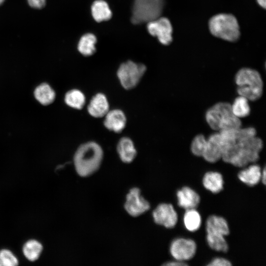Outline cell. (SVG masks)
<instances>
[{"label": "cell", "mask_w": 266, "mask_h": 266, "mask_svg": "<svg viewBox=\"0 0 266 266\" xmlns=\"http://www.w3.org/2000/svg\"><path fill=\"white\" fill-rule=\"evenodd\" d=\"M221 159L234 166L242 167L257 162L263 141L255 128L241 127L219 131Z\"/></svg>", "instance_id": "obj_1"}, {"label": "cell", "mask_w": 266, "mask_h": 266, "mask_svg": "<svg viewBox=\"0 0 266 266\" xmlns=\"http://www.w3.org/2000/svg\"><path fill=\"white\" fill-rule=\"evenodd\" d=\"M103 157L102 149L97 143L90 141L81 145L73 157L77 173L82 177L93 175L100 168Z\"/></svg>", "instance_id": "obj_2"}, {"label": "cell", "mask_w": 266, "mask_h": 266, "mask_svg": "<svg viewBox=\"0 0 266 266\" xmlns=\"http://www.w3.org/2000/svg\"><path fill=\"white\" fill-rule=\"evenodd\" d=\"M206 120L211 129L217 131L233 129L241 127L240 118L233 113L231 104L228 102H218L206 112Z\"/></svg>", "instance_id": "obj_3"}, {"label": "cell", "mask_w": 266, "mask_h": 266, "mask_svg": "<svg viewBox=\"0 0 266 266\" xmlns=\"http://www.w3.org/2000/svg\"><path fill=\"white\" fill-rule=\"evenodd\" d=\"M235 80L239 96L251 101L256 100L262 96L263 83L257 70L249 68H241L236 74Z\"/></svg>", "instance_id": "obj_4"}, {"label": "cell", "mask_w": 266, "mask_h": 266, "mask_svg": "<svg viewBox=\"0 0 266 266\" xmlns=\"http://www.w3.org/2000/svg\"><path fill=\"white\" fill-rule=\"evenodd\" d=\"M208 27L212 35L225 40L234 42L240 36L238 21L231 14L220 13L213 16L209 21Z\"/></svg>", "instance_id": "obj_5"}, {"label": "cell", "mask_w": 266, "mask_h": 266, "mask_svg": "<svg viewBox=\"0 0 266 266\" xmlns=\"http://www.w3.org/2000/svg\"><path fill=\"white\" fill-rule=\"evenodd\" d=\"M206 240L209 246L218 252H227L229 246L225 236L230 233L227 221L222 217L211 215L206 222Z\"/></svg>", "instance_id": "obj_6"}, {"label": "cell", "mask_w": 266, "mask_h": 266, "mask_svg": "<svg viewBox=\"0 0 266 266\" xmlns=\"http://www.w3.org/2000/svg\"><path fill=\"white\" fill-rule=\"evenodd\" d=\"M164 6V0H134L132 22L139 24L148 23L160 17Z\"/></svg>", "instance_id": "obj_7"}, {"label": "cell", "mask_w": 266, "mask_h": 266, "mask_svg": "<svg viewBox=\"0 0 266 266\" xmlns=\"http://www.w3.org/2000/svg\"><path fill=\"white\" fill-rule=\"evenodd\" d=\"M146 70L144 65L128 61L120 66L117 75L122 87L131 90L137 85Z\"/></svg>", "instance_id": "obj_8"}, {"label": "cell", "mask_w": 266, "mask_h": 266, "mask_svg": "<svg viewBox=\"0 0 266 266\" xmlns=\"http://www.w3.org/2000/svg\"><path fill=\"white\" fill-rule=\"evenodd\" d=\"M150 204L141 195L139 188H131L126 195L124 209L127 213L133 217H138L148 211Z\"/></svg>", "instance_id": "obj_9"}, {"label": "cell", "mask_w": 266, "mask_h": 266, "mask_svg": "<svg viewBox=\"0 0 266 266\" xmlns=\"http://www.w3.org/2000/svg\"><path fill=\"white\" fill-rule=\"evenodd\" d=\"M197 250V245L191 239L177 238L171 243L169 251L172 257L175 260L181 262L188 261L195 256Z\"/></svg>", "instance_id": "obj_10"}, {"label": "cell", "mask_w": 266, "mask_h": 266, "mask_svg": "<svg viewBox=\"0 0 266 266\" xmlns=\"http://www.w3.org/2000/svg\"><path fill=\"white\" fill-rule=\"evenodd\" d=\"M147 30L150 34L156 36L163 45H169L172 41V27L166 17H159L147 23Z\"/></svg>", "instance_id": "obj_11"}, {"label": "cell", "mask_w": 266, "mask_h": 266, "mask_svg": "<svg viewBox=\"0 0 266 266\" xmlns=\"http://www.w3.org/2000/svg\"><path fill=\"white\" fill-rule=\"evenodd\" d=\"M152 217L154 222L167 229L175 227L178 215L173 205L170 203L159 204L153 211Z\"/></svg>", "instance_id": "obj_12"}, {"label": "cell", "mask_w": 266, "mask_h": 266, "mask_svg": "<svg viewBox=\"0 0 266 266\" xmlns=\"http://www.w3.org/2000/svg\"><path fill=\"white\" fill-rule=\"evenodd\" d=\"M104 117L103 124L108 130L119 133L125 128L127 119L121 110L115 109L109 110Z\"/></svg>", "instance_id": "obj_13"}, {"label": "cell", "mask_w": 266, "mask_h": 266, "mask_svg": "<svg viewBox=\"0 0 266 266\" xmlns=\"http://www.w3.org/2000/svg\"><path fill=\"white\" fill-rule=\"evenodd\" d=\"M221 156L219 134L216 133L206 139L201 157L209 163H215L221 159Z\"/></svg>", "instance_id": "obj_14"}, {"label": "cell", "mask_w": 266, "mask_h": 266, "mask_svg": "<svg viewBox=\"0 0 266 266\" xmlns=\"http://www.w3.org/2000/svg\"><path fill=\"white\" fill-rule=\"evenodd\" d=\"M178 205L186 209L195 208L200 202L199 194L189 187H184L177 192Z\"/></svg>", "instance_id": "obj_15"}, {"label": "cell", "mask_w": 266, "mask_h": 266, "mask_svg": "<svg viewBox=\"0 0 266 266\" xmlns=\"http://www.w3.org/2000/svg\"><path fill=\"white\" fill-rule=\"evenodd\" d=\"M109 108L108 100L102 93H98L93 96L87 106L89 114L95 118L104 117Z\"/></svg>", "instance_id": "obj_16"}, {"label": "cell", "mask_w": 266, "mask_h": 266, "mask_svg": "<svg viewBox=\"0 0 266 266\" xmlns=\"http://www.w3.org/2000/svg\"><path fill=\"white\" fill-rule=\"evenodd\" d=\"M117 151L120 160L124 163H132L136 156V150L131 139L121 138L117 146Z\"/></svg>", "instance_id": "obj_17"}, {"label": "cell", "mask_w": 266, "mask_h": 266, "mask_svg": "<svg viewBox=\"0 0 266 266\" xmlns=\"http://www.w3.org/2000/svg\"><path fill=\"white\" fill-rule=\"evenodd\" d=\"M262 170L261 167L256 164H253L238 173L239 179L245 184L253 186L257 185L261 179Z\"/></svg>", "instance_id": "obj_18"}, {"label": "cell", "mask_w": 266, "mask_h": 266, "mask_svg": "<svg viewBox=\"0 0 266 266\" xmlns=\"http://www.w3.org/2000/svg\"><path fill=\"white\" fill-rule=\"evenodd\" d=\"M202 183L205 189L213 193H218L223 189V178L218 172H206L203 177Z\"/></svg>", "instance_id": "obj_19"}, {"label": "cell", "mask_w": 266, "mask_h": 266, "mask_svg": "<svg viewBox=\"0 0 266 266\" xmlns=\"http://www.w3.org/2000/svg\"><path fill=\"white\" fill-rule=\"evenodd\" d=\"M91 11L94 19L98 22L108 20L112 16L108 4L102 0L95 1L92 5Z\"/></svg>", "instance_id": "obj_20"}, {"label": "cell", "mask_w": 266, "mask_h": 266, "mask_svg": "<svg viewBox=\"0 0 266 266\" xmlns=\"http://www.w3.org/2000/svg\"><path fill=\"white\" fill-rule=\"evenodd\" d=\"M35 99L42 104L46 105L53 102L55 93L51 87L46 83L37 86L34 90Z\"/></svg>", "instance_id": "obj_21"}, {"label": "cell", "mask_w": 266, "mask_h": 266, "mask_svg": "<svg viewBox=\"0 0 266 266\" xmlns=\"http://www.w3.org/2000/svg\"><path fill=\"white\" fill-rule=\"evenodd\" d=\"M183 222L187 230L195 232L200 227L201 218L195 208L186 209L183 217Z\"/></svg>", "instance_id": "obj_22"}, {"label": "cell", "mask_w": 266, "mask_h": 266, "mask_svg": "<svg viewBox=\"0 0 266 266\" xmlns=\"http://www.w3.org/2000/svg\"><path fill=\"white\" fill-rule=\"evenodd\" d=\"M96 41V37L94 34L90 33L85 34L79 41L78 50L84 56L92 55L96 51L95 45Z\"/></svg>", "instance_id": "obj_23"}, {"label": "cell", "mask_w": 266, "mask_h": 266, "mask_svg": "<svg viewBox=\"0 0 266 266\" xmlns=\"http://www.w3.org/2000/svg\"><path fill=\"white\" fill-rule=\"evenodd\" d=\"M65 101L69 106L77 109H82L86 102L84 94L79 90L72 89L65 95Z\"/></svg>", "instance_id": "obj_24"}, {"label": "cell", "mask_w": 266, "mask_h": 266, "mask_svg": "<svg viewBox=\"0 0 266 266\" xmlns=\"http://www.w3.org/2000/svg\"><path fill=\"white\" fill-rule=\"evenodd\" d=\"M249 100L246 98L239 96L234 100L231 104L232 110L235 116L240 118L247 116L250 112Z\"/></svg>", "instance_id": "obj_25"}, {"label": "cell", "mask_w": 266, "mask_h": 266, "mask_svg": "<svg viewBox=\"0 0 266 266\" xmlns=\"http://www.w3.org/2000/svg\"><path fill=\"white\" fill-rule=\"evenodd\" d=\"M42 250V245L35 240H30L24 245L23 252L25 256L30 261L36 260Z\"/></svg>", "instance_id": "obj_26"}, {"label": "cell", "mask_w": 266, "mask_h": 266, "mask_svg": "<svg viewBox=\"0 0 266 266\" xmlns=\"http://www.w3.org/2000/svg\"><path fill=\"white\" fill-rule=\"evenodd\" d=\"M206 139L202 134H199L193 139L191 146V151L196 156L201 157Z\"/></svg>", "instance_id": "obj_27"}, {"label": "cell", "mask_w": 266, "mask_h": 266, "mask_svg": "<svg viewBox=\"0 0 266 266\" xmlns=\"http://www.w3.org/2000/svg\"><path fill=\"white\" fill-rule=\"evenodd\" d=\"M18 264L16 257L9 250L0 251V266H15Z\"/></svg>", "instance_id": "obj_28"}, {"label": "cell", "mask_w": 266, "mask_h": 266, "mask_svg": "<svg viewBox=\"0 0 266 266\" xmlns=\"http://www.w3.org/2000/svg\"><path fill=\"white\" fill-rule=\"evenodd\" d=\"M208 266H232L231 262L223 258H216L213 259Z\"/></svg>", "instance_id": "obj_29"}, {"label": "cell", "mask_w": 266, "mask_h": 266, "mask_svg": "<svg viewBox=\"0 0 266 266\" xmlns=\"http://www.w3.org/2000/svg\"><path fill=\"white\" fill-rule=\"evenodd\" d=\"M29 5L35 9H41L44 7L46 4V0H27Z\"/></svg>", "instance_id": "obj_30"}, {"label": "cell", "mask_w": 266, "mask_h": 266, "mask_svg": "<svg viewBox=\"0 0 266 266\" xmlns=\"http://www.w3.org/2000/svg\"><path fill=\"white\" fill-rule=\"evenodd\" d=\"M165 266H186L188 264L185 262H181L177 260L174 261L168 262L163 265Z\"/></svg>", "instance_id": "obj_31"}, {"label": "cell", "mask_w": 266, "mask_h": 266, "mask_svg": "<svg viewBox=\"0 0 266 266\" xmlns=\"http://www.w3.org/2000/svg\"><path fill=\"white\" fill-rule=\"evenodd\" d=\"M262 183L266 185V167H265L263 170H262V173H261V179Z\"/></svg>", "instance_id": "obj_32"}, {"label": "cell", "mask_w": 266, "mask_h": 266, "mask_svg": "<svg viewBox=\"0 0 266 266\" xmlns=\"http://www.w3.org/2000/svg\"><path fill=\"white\" fill-rule=\"evenodd\" d=\"M258 4L264 8H266V0H256Z\"/></svg>", "instance_id": "obj_33"}, {"label": "cell", "mask_w": 266, "mask_h": 266, "mask_svg": "<svg viewBox=\"0 0 266 266\" xmlns=\"http://www.w3.org/2000/svg\"><path fill=\"white\" fill-rule=\"evenodd\" d=\"M5 1V0H0V5H1Z\"/></svg>", "instance_id": "obj_34"}]
</instances>
